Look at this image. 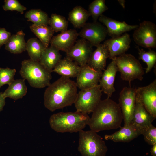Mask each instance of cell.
Segmentation results:
<instances>
[{
  "instance_id": "obj_24",
  "label": "cell",
  "mask_w": 156,
  "mask_h": 156,
  "mask_svg": "<svg viewBox=\"0 0 156 156\" xmlns=\"http://www.w3.org/2000/svg\"><path fill=\"white\" fill-rule=\"evenodd\" d=\"M25 80L24 79L14 80L3 93L5 97H9L16 100L25 96L27 92Z\"/></svg>"
},
{
  "instance_id": "obj_5",
  "label": "cell",
  "mask_w": 156,
  "mask_h": 156,
  "mask_svg": "<svg viewBox=\"0 0 156 156\" xmlns=\"http://www.w3.org/2000/svg\"><path fill=\"white\" fill-rule=\"evenodd\" d=\"M78 151L82 156H105L108 148L97 133L90 130L79 132Z\"/></svg>"
},
{
  "instance_id": "obj_22",
  "label": "cell",
  "mask_w": 156,
  "mask_h": 156,
  "mask_svg": "<svg viewBox=\"0 0 156 156\" xmlns=\"http://www.w3.org/2000/svg\"><path fill=\"white\" fill-rule=\"evenodd\" d=\"M61 59L59 51L51 45L46 48L39 62L46 69L51 73Z\"/></svg>"
},
{
  "instance_id": "obj_25",
  "label": "cell",
  "mask_w": 156,
  "mask_h": 156,
  "mask_svg": "<svg viewBox=\"0 0 156 156\" xmlns=\"http://www.w3.org/2000/svg\"><path fill=\"white\" fill-rule=\"evenodd\" d=\"M90 16L88 11L81 6H77L69 12L68 20L75 27L80 28L86 24Z\"/></svg>"
},
{
  "instance_id": "obj_3",
  "label": "cell",
  "mask_w": 156,
  "mask_h": 156,
  "mask_svg": "<svg viewBox=\"0 0 156 156\" xmlns=\"http://www.w3.org/2000/svg\"><path fill=\"white\" fill-rule=\"evenodd\" d=\"M90 118L88 114L77 111L60 112L51 116L49 123L51 128L57 132H77L88 125Z\"/></svg>"
},
{
  "instance_id": "obj_4",
  "label": "cell",
  "mask_w": 156,
  "mask_h": 156,
  "mask_svg": "<svg viewBox=\"0 0 156 156\" xmlns=\"http://www.w3.org/2000/svg\"><path fill=\"white\" fill-rule=\"evenodd\" d=\"M19 73L23 79L27 80L33 87L41 88L48 86L51 84V73L40 62L30 59L24 60L22 62Z\"/></svg>"
},
{
  "instance_id": "obj_17",
  "label": "cell",
  "mask_w": 156,
  "mask_h": 156,
  "mask_svg": "<svg viewBox=\"0 0 156 156\" xmlns=\"http://www.w3.org/2000/svg\"><path fill=\"white\" fill-rule=\"evenodd\" d=\"M78 36L75 30H67L53 36L50 43L59 51L66 53L75 44Z\"/></svg>"
},
{
  "instance_id": "obj_29",
  "label": "cell",
  "mask_w": 156,
  "mask_h": 156,
  "mask_svg": "<svg viewBox=\"0 0 156 156\" xmlns=\"http://www.w3.org/2000/svg\"><path fill=\"white\" fill-rule=\"evenodd\" d=\"M48 24L54 32H61L67 30L68 22L63 16L53 13L49 18Z\"/></svg>"
},
{
  "instance_id": "obj_33",
  "label": "cell",
  "mask_w": 156,
  "mask_h": 156,
  "mask_svg": "<svg viewBox=\"0 0 156 156\" xmlns=\"http://www.w3.org/2000/svg\"><path fill=\"white\" fill-rule=\"evenodd\" d=\"M141 134L149 144L153 146L156 144V128L152 124L142 129Z\"/></svg>"
},
{
  "instance_id": "obj_1",
  "label": "cell",
  "mask_w": 156,
  "mask_h": 156,
  "mask_svg": "<svg viewBox=\"0 0 156 156\" xmlns=\"http://www.w3.org/2000/svg\"><path fill=\"white\" fill-rule=\"evenodd\" d=\"M77 88L74 81L61 76L46 88L44 94V106L53 112L71 106L76 99Z\"/></svg>"
},
{
  "instance_id": "obj_31",
  "label": "cell",
  "mask_w": 156,
  "mask_h": 156,
  "mask_svg": "<svg viewBox=\"0 0 156 156\" xmlns=\"http://www.w3.org/2000/svg\"><path fill=\"white\" fill-rule=\"evenodd\" d=\"M138 50L139 59L146 63L147 65L146 73L150 72L156 62V52L151 49L148 51H146L142 49L137 47Z\"/></svg>"
},
{
  "instance_id": "obj_15",
  "label": "cell",
  "mask_w": 156,
  "mask_h": 156,
  "mask_svg": "<svg viewBox=\"0 0 156 156\" xmlns=\"http://www.w3.org/2000/svg\"><path fill=\"white\" fill-rule=\"evenodd\" d=\"M131 42L130 35L126 33L120 36L107 39L103 44L108 49L109 58L112 60L125 53L130 48Z\"/></svg>"
},
{
  "instance_id": "obj_16",
  "label": "cell",
  "mask_w": 156,
  "mask_h": 156,
  "mask_svg": "<svg viewBox=\"0 0 156 156\" xmlns=\"http://www.w3.org/2000/svg\"><path fill=\"white\" fill-rule=\"evenodd\" d=\"M98 19L106 26L107 34L112 38L120 36L123 34L135 29L138 26L137 25H129L124 21H117L103 14Z\"/></svg>"
},
{
  "instance_id": "obj_9",
  "label": "cell",
  "mask_w": 156,
  "mask_h": 156,
  "mask_svg": "<svg viewBox=\"0 0 156 156\" xmlns=\"http://www.w3.org/2000/svg\"><path fill=\"white\" fill-rule=\"evenodd\" d=\"M78 34L82 38L96 47L105 40L108 35L106 27L97 21L86 23Z\"/></svg>"
},
{
  "instance_id": "obj_14",
  "label": "cell",
  "mask_w": 156,
  "mask_h": 156,
  "mask_svg": "<svg viewBox=\"0 0 156 156\" xmlns=\"http://www.w3.org/2000/svg\"><path fill=\"white\" fill-rule=\"evenodd\" d=\"M139 97L146 110L156 117V80L148 85L136 88Z\"/></svg>"
},
{
  "instance_id": "obj_35",
  "label": "cell",
  "mask_w": 156,
  "mask_h": 156,
  "mask_svg": "<svg viewBox=\"0 0 156 156\" xmlns=\"http://www.w3.org/2000/svg\"><path fill=\"white\" fill-rule=\"evenodd\" d=\"M11 36V33L4 28H0V47L5 44Z\"/></svg>"
},
{
  "instance_id": "obj_21",
  "label": "cell",
  "mask_w": 156,
  "mask_h": 156,
  "mask_svg": "<svg viewBox=\"0 0 156 156\" xmlns=\"http://www.w3.org/2000/svg\"><path fill=\"white\" fill-rule=\"evenodd\" d=\"M80 69V66L66 57L60 60L52 72L61 76L70 78L77 77Z\"/></svg>"
},
{
  "instance_id": "obj_28",
  "label": "cell",
  "mask_w": 156,
  "mask_h": 156,
  "mask_svg": "<svg viewBox=\"0 0 156 156\" xmlns=\"http://www.w3.org/2000/svg\"><path fill=\"white\" fill-rule=\"evenodd\" d=\"M25 17L36 25H48L49 18L47 14L40 9H31L27 11Z\"/></svg>"
},
{
  "instance_id": "obj_10",
  "label": "cell",
  "mask_w": 156,
  "mask_h": 156,
  "mask_svg": "<svg viewBox=\"0 0 156 156\" xmlns=\"http://www.w3.org/2000/svg\"><path fill=\"white\" fill-rule=\"evenodd\" d=\"M136 97V88L125 87L121 91L119 98L124 121V125L130 124L134 109Z\"/></svg>"
},
{
  "instance_id": "obj_6",
  "label": "cell",
  "mask_w": 156,
  "mask_h": 156,
  "mask_svg": "<svg viewBox=\"0 0 156 156\" xmlns=\"http://www.w3.org/2000/svg\"><path fill=\"white\" fill-rule=\"evenodd\" d=\"M114 60L123 80L128 81L138 79L142 81L144 72L139 61L130 54L124 53L114 58Z\"/></svg>"
},
{
  "instance_id": "obj_18",
  "label": "cell",
  "mask_w": 156,
  "mask_h": 156,
  "mask_svg": "<svg viewBox=\"0 0 156 156\" xmlns=\"http://www.w3.org/2000/svg\"><path fill=\"white\" fill-rule=\"evenodd\" d=\"M117 67L114 60H112L107 68L103 72L99 84L102 91L107 96L111 97L115 91L114 83L117 72Z\"/></svg>"
},
{
  "instance_id": "obj_7",
  "label": "cell",
  "mask_w": 156,
  "mask_h": 156,
  "mask_svg": "<svg viewBox=\"0 0 156 156\" xmlns=\"http://www.w3.org/2000/svg\"><path fill=\"white\" fill-rule=\"evenodd\" d=\"M102 91L99 84L77 93L74 103L77 112L88 114L92 112L101 100Z\"/></svg>"
},
{
  "instance_id": "obj_34",
  "label": "cell",
  "mask_w": 156,
  "mask_h": 156,
  "mask_svg": "<svg viewBox=\"0 0 156 156\" xmlns=\"http://www.w3.org/2000/svg\"><path fill=\"white\" fill-rule=\"evenodd\" d=\"M3 6V9L6 11H16L21 14L24 13L27 8L22 5L17 0H5Z\"/></svg>"
},
{
  "instance_id": "obj_13",
  "label": "cell",
  "mask_w": 156,
  "mask_h": 156,
  "mask_svg": "<svg viewBox=\"0 0 156 156\" xmlns=\"http://www.w3.org/2000/svg\"><path fill=\"white\" fill-rule=\"evenodd\" d=\"M102 71L95 70L88 64L81 66L76 82L81 90L93 87L98 84Z\"/></svg>"
},
{
  "instance_id": "obj_11",
  "label": "cell",
  "mask_w": 156,
  "mask_h": 156,
  "mask_svg": "<svg viewBox=\"0 0 156 156\" xmlns=\"http://www.w3.org/2000/svg\"><path fill=\"white\" fill-rule=\"evenodd\" d=\"M92 46L87 40L81 38L76 41L66 53V57L80 66L88 64L93 52Z\"/></svg>"
},
{
  "instance_id": "obj_30",
  "label": "cell",
  "mask_w": 156,
  "mask_h": 156,
  "mask_svg": "<svg viewBox=\"0 0 156 156\" xmlns=\"http://www.w3.org/2000/svg\"><path fill=\"white\" fill-rule=\"evenodd\" d=\"M108 9L105 0H95L89 5L88 12L94 22H96L100 16Z\"/></svg>"
},
{
  "instance_id": "obj_12",
  "label": "cell",
  "mask_w": 156,
  "mask_h": 156,
  "mask_svg": "<svg viewBox=\"0 0 156 156\" xmlns=\"http://www.w3.org/2000/svg\"><path fill=\"white\" fill-rule=\"evenodd\" d=\"M156 118L148 112L136 94L135 105L130 124L141 131L152 124Z\"/></svg>"
},
{
  "instance_id": "obj_27",
  "label": "cell",
  "mask_w": 156,
  "mask_h": 156,
  "mask_svg": "<svg viewBox=\"0 0 156 156\" xmlns=\"http://www.w3.org/2000/svg\"><path fill=\"white\" fill-rule=\"evenodd\" d=\"M29 27L46 47H48L54 33L51 28L48 25H36L34 24L30 25Z\"/></svg>"
},
{
  "instance_id": "obj_20",
  "label": "cell",
  "mask_w": 156,
  "mask_h": 156,
  "mask_svg": "<svg viewBox=\"0 0 156 156\" xmlns=\"http://www.w3.org/2000/svg\"><path fill=\"white\" fill-rule=\"evenodd\" d=\"M109 57L107 48L103 43L101 44L92 53L87 64L96 70L102 71L105 70Z\"/></svg>"
},
{
  "instance_id": "obj_32",
  "label": "cell",
  "mask_w": 156,
  "mask_h": 156,
  "mask_svg": "<svg viewBox=\"0 0 156 156\" xmlns=\"http://www.w3.org/2000/svg\"><path fill=\"white\" fill-rule=\"evenodd\" d=\"M16 72L15 69L0 68V88L3 85H9L14 81Z\"/></svg>"
},
{
  "instance_id": "obj_36",
  "label": "cell",
  "mask_w": 156,
  "mask_h": 156,
  "mask_svg": "<svg viewBox=\"0 0 156 156\" xmlns=\"http://www.w3.org/2000/svg\"><path fill=\"white\" fill-rule=\"evenodd\" d=\"M5 98L3 93H0V112L2 111L5 104Z\"/></svg>"
},
{
  "instance_id": "obj_8",
  "label": "cell",
  "mask_w": 156,
  "mask_h": 156,
  "mask_svg": "<svg viewBox=\"0 0 156 156\" xmlns=\"http://www.w3.org/2000/svg\"><path fill=\"white\" fill-rule=\"evenodd\" d=\"M133 38L138 46L150 49L156 47V25L152 22L144 21L135 29Z\"/></svg>"
},
{
  "instance_id": "obj_37",
  "label": "cell",
  "mask_w": 156,
  "mask_h": 156,
  "mask_svg": "<svg viewBox=\"0 0 156 156\" xmlns=\"http://www.w3.org/2000/svg\"><path fill=\"white\" fill-rule=\"evenodd\" d=\"M150 152L152 156H156V144L153 145L151 148Z\"/></svg>"
},
{
  "instance_id": "obj_38",
  "label": "cell",
  "mask_w": 156,
  "mask_h": 156,
  "mask_svg": "<svg viewBox=\"0 0 156 156\" xmlns=\"http://www.w3.org/2000/svg\"><path fill=\"white\" fill-rule=\"evenodd\" d=\"M118 1L119 2L120 4L124 8L125 7V0H118Z\"/></svg>"
},
{
  "instance_id": "obj_2",
  "label": "cell",
  "mask_w": 156,
  "mask_h": 156,
  "mask_svg": "<svg viewBox=\"0 0 156 156\" xmlns=\"http://www.w3.org/2000/svg\"><path fill=\"white\" fill-rule=\"evenodd\" d=\"M88 125L97 133L121 127L123 117L118 104L107 98L101 100L92 112Z\"/></svg>"
},
{
  "instance_id": "obj_19",
  "label": "cell",
  "mask_w": 156,
  "mask_h": 156,
  "mask_svg": "<svg viewBox=\"0 0 156 156\" xmlns=\"http://www.w3.org/2000/svg\"><path fill=\"white\" fill-rule=\"evenodd\" d=\"M140 135L141 131L130 124L121 127L119 130L112 134L106 135L105 139L106 140H111L115 142H128Z\"/></svg>"
},
{
  "instance_id": "obj_23",
  "label": "cell",
  "mask_w": 156,
  "mask_h": 156,
  "mask_svg": "<svg viewBox=\"0 0 156 156\" xmlns=\"http://www.w3.org/2000/svg\"><path fill=\"white\" fill-rule=\"evenodd\" d=\"M25 34L22 30L11 35L5 45V49L14 54H20L26 51Z\"/></svg>"
},
{
  "instance_id": "obj_26",
  "label": "cell",
  "mask_w": 156,
  "mask_h": 156,
  "mask_svg": "<svg viewBox=\"0 0 156 156\" xmlns=\"http://www.w3.org/2000/svg\"><path fill=\"white\" fill-rule=\"evenodd\" d=\"M46 47L37 38L29 39L26 44V50L27 51L30 59L39 62L42 55Z\"/></svg>"
}]
</instances>
